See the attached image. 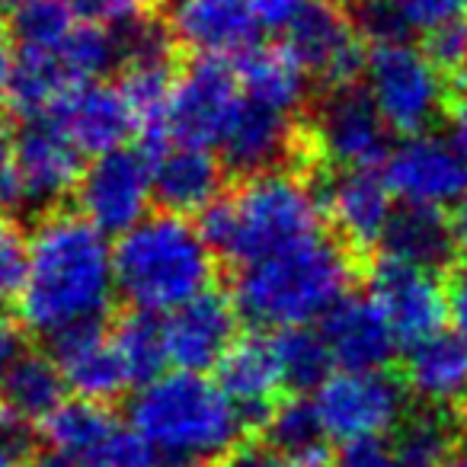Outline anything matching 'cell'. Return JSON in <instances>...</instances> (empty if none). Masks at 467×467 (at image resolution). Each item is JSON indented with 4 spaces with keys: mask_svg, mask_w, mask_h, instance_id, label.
<instances>
[{
    "mask_svg": "<svg viewBox=\"0 0 467 467\" xmlns=\"http://www.w3.org/2000/svg\"><path fill=\"white\" fill-rule=\"evenodd\" d=\"M116 250L84 214H48L29 237V279L20 295L23 324L58 337L99 324L116 295Z\"/></svg>",
    "mask_w": 467,
    "mask_h": 467,
    "instance_id": "6da1fadb",
    "label": "cell"
},
{
    "mask_svg": "<svg viewBox=\"0 0 467 467\" xmlns=\"http://www.w3.org/2000/svg\"><path fill=\"white\" fill-rule=\"evenodd\" d=\"M349 282V256L314 234L307 241L244 263L234 282V307L260 327L288 330L324 317L339 298H346Z\"/></svg>",
    "mask_w": 467,
    "mask_h": 467,
    "instance_id": "7a4b0ae2",
    "label": "cell"
},
{
    "mask_svg": "<svg viewBox=\"0 0 467 467\" xmlns=\"http://www.w3.org/2000/svg\"><path fill=\"white\" fill-rule=\"evenodd\" d=\"M212 279L214 247L182 214H148L116 247V288L135 311L170 314L208 292Z\"/></svg>",
    "mask_w": 467,
    "mask_h": 467,
    "instance_id": "3957f363",
    "label": "cell"
},
{
    "mask_svg": "<svg viewBox=\"0 0 467 467\" xmlns=\"http://www.w3.org/2000/svg\"><path fill=\"white\" fill-rule=\"evenodd\" d=\"M129 426L170 461H212L241 445L244 413L221 384L199 371H173L135 390Z\"/></svg>",
    "mask_w": 467,
    "mask_h": 467,
    "instance_id": "277c9868",
    "label": "cell"
},
{
    "mask_svg": "<svg viewBox=\"0 0 467 467\" xmlns=\"http://www.w3.org/2000/svg\"><path fill=\"white\" fill-rule=\"evenodd\" d=\"M320 199L301 176L263 170L250 173L231 199L208 205L199 227L214 250L247 263L314 237L320 227Z\"/></svg>",
    "mask_w": 467,
    "mask_h": 467,
    "instance_id": "5b68a950",
    "label": "cell"
},
{
    "mask_svg": "<svg viewBox=\"0 0 467 467\" xmlns=\"http://www.w3.org/2000/svg\"><path fill=\"white\" fill-rule=\"evenodd\" d=\"M365 90L390 131H426L445 109V71L403 39H381L365 61Z\"/></svg>",
    "mask_w": 467,
    "mask_h": 467,
    "instance_id": "8992f818",
    "label": "cell"
},
{
    "mask_svg": "<svg viewBox=\"0 0 467 467\" xmlns=\"http://www.w3.org/2000/svg\"><path fill=\"white\" fill-rule=\"evenodd\" d=\"M403 390L407 388L384 375V368H339L317 388L314 403L330 439H381L407 416Z\"/></svg>",
    "mask_w": 467,
    "mask_h": 467,
    "instance_id": "52a82bcc",
    "label": "cell"
},
{
    "mask_svg": "<svg viewBox=\"0 0 467 467\" xmlns=\"http://www.w3.org/2000/svg\"><path fill=\"white\" fill-rule=\"evenodd\" d=\"M244 103L247 97L237 71L221 58H199L173 87L167 135L192 148H214L227 138Z\"/></svg>",
    "mask_w": 467,
    "mask_h": 467,
    "instance_id": "ba28073f",
    "label": "cell"
},
{
    "mask_svg": "<svg viewBox=\"0 0 467 467\" xmlns=\"http://www.w3.org/2000/svg\"><path fill=\"white\" fill-rule=\"evenodd\" d=\"M154 199V167L141 150L112 148L97 154L78 180V205L90 224L103 234H125L141 218Z\"/></svg>",
    "mask_w": 467,
    "mask_h": 467,
    "instance_id": "9c48e42d",
    "label": "cell"
},
{
    "mask_svg": "<svg viewBox=\"0 0 467 467\" xmlns=\"http://www.w3.org/2000/svg\"><path fill=\"white\" fill-rule=\"evenodd\" d=\"M384 182L407 205H458L467 195V157L448 138L416 131L388 150Z\"/></svg>",
    "mask_w": 467,
    "mask_h": 467,
    "instance_id": "30bf717a",
    "label": "cell"
},
{
    "mask_svg": "<svg viewBox=\"0 0 467 467\" xmlns=\"http://www.w3.org/2000/svg\"><path fill=\"white\" fill-rule=\"evenodd\" d=\"M371 301L381 307L400 343H420L441 330L448 317V288L435 279V269L403 260H381L371 269Z\"/></svg>",
    "mask_w": 467,
    "mask_h": 467,
    "instance_id": "8fae6325",
    "label": "cell"
},
{
    "mask_svg": "<svg viewBox=\"0 0 467 467\" xmlns=\"http://www.w3.org/2000/svg\"><path fill=\"white\" fill-rule=\"evenodd\" d=\"M317 150L339 170H368L388 154V122L368 90L339 87L317 112Z\"/></svg>",
    "mask_w": 467,
    "mask_h": 467,
    "instance_id": "7c38bea8",
    "label": "cell"
},
{
    "mask_svg": "<svg viewBox=\"0 0 467 467\" xmlns=\"http://www.w3.org/2000/svg\"><path fill=\"white\" fill-rule=\"evenodd\" d=\"M122 90L125 103L135 112V122L144 129V135L161 141L167 135V112L173 99V74L167 61V39L157 26L148 23H131L129 36L122 39Z\"/></svg>",
    "mask_w": 467,
    "mask_h": 467,
    "instance_id": "4fadbf2b",
    "label": "cell"
},
{
    "mask_svg": "<svg viewBox=\"0 0 467 467\" xmlns=\"http://www.w3.org/2000/svg\"><path fill=\"white\" fill-rule=\"evenodd\" d=\"M288 48L298 61L333 87H349L365 71V46L352 23L330 4H307L288 26Z\"/></svg>",
    "mask_w": 467,
    "mask_h": 467,
    "instance_id": "5bb4252c",
    "label": "cell"
},
{
    "mask_svg": "<svg viewBox=\"0 0 467 467\" xmlns=\"http://www.w3.org/2000/svg\"><path fill=\"white\" fill-rule=\"evenodd\" d=\"M170 365L180 371H208L224 358L237 339V307L214 292H202L192 301L170 311L163 320Z\"/></svg>",
    "mask_w": 467,
    "mask_h": 467,
    "instance_id": "9a60e30c",
    "label": "cell"
},
{
    "mask_svg": "<svg viewBox=\"0 0 467 467\" xmlns=\"http://www.w3.org/2000/svg\"><path fill=\"white\" fill-rule=\"evenodd\" d=\"M170 33L202 58L247 52L260 33L250 0H170Z\"/></svg>",
    "mask_w": 467,
    "mask_h": 467,
    "instance_id": "2e32d148",
    "label": "cell"
},
{
    "mask_svg": "<svg viewBox=\"0 0 467 467\" xmlns=\"http://www.w3.org/2000/svg\"><path fill=\"white\" fill-rule=\"evenodd\" d=\"M46 119H55L67 131V138L84 154L93 157L106 154L112 148H122L125 138L138 129L135 112L125 103L122 90L97 84V80L74 84Z\"/></svg>",
    "mask_w": 467,
    "mask_h": 467,
    "instance_id": "e0dca14e",
    "label": "cell"
},
{
    "mask_svg": "<svg viewBox=\"0 0 467 467\" xmlns=\"http://www.w3.org/2000/svg\"><path fill=\"white\" fill-rule=\"evenodd\" d=\"M52 362L71 390L87 400H112L129 388V371L116 349V337L99 324H84L52 337Z\"/></svg>",
    "mask_w": 467,
    "mask_h": 467,
    "instance_id": "ac0fdd59",
    "label": "cell"
},
{
    "mask_svg": "<svg viewBox=\"0 0 467 467\" xmlns=\"http://www.w3.org/2000/svg\"><path fill=\"white\" fill-rule=\"evenodd\" d=\"M218 384L244 413V420H266L285 390L275 337L254 333V337L234 339V346L218 362Z\"/></svg>",
    "mask_w": 467,
    "mask_h": 467,
    "instance_id": "d6986e66",
    "label": "cell"
},
{
    "mask_svg": "<svg viewBox=\"0 0 467 467\" xmlns=\"http://www.w3.org/2000/svg\"><path fill=\"white\" fill-rule=\"evenodd\" d=\"M320 337L339 368H384L397 349V333L371 298H339L324 314Z\"/></svg>",
    "mask_w": 467,
    "mask_h": 467,
    "instance_id": "ffe728a7",
    "label": "cell"
},
{
    "mask_svg": "<svg viewBox=\"0 0 467 467\" xmlns=\"http://www.w3.org/2000/svg\"><path fill=\"white\" fill-rule=\"evenodd\" d=\"M16 154H20V173L26 186V199L33 202H58L84 173L80 154L84 150L67 138L55 119H29L23 135L16 138Z\"/></svg>",
    "mask_w": 467,
    "mask_h": 467,
    "instance_id": "44dd1931",
    "label": "cell"
},
{
    "mask_svg": "<svg viewBox=\"0 0 467 467\" xmlns=\"http://www.w3.org/2000/svg\"><path fill=\"white\" fill-rule=\"evenodd\" d=\"M403 388L426 407L458 410L467 403V339L458 333H432L410 346L403 362Z\"/></svg>",
    "mask_w": 467,
    "mask_h": 467,
    "instance_id": "7402d4cb",
    "label": "cell"
},
{
    "mask_svg": "<svg viewBox=\"0 0 467 467\" xmlns=\"http://www.w3.org/2000/svg\"><path fill=\"white\" fill-rule=\"evenodd\" d=\"M324 205L337 231L356 247L384 241L394 218V192L368 170H343L339 176H333Z\"/></svg>",
    "mask_w": 467,
    "mask_h": 467,
    "instance_id": "603a6c76",
    "label": "cell"
},
{
    "mask_svg": "<svg viewBox=\"0 0 467 467\" xmlns=\"http://www.w3.org/2000/svg\"><path fill=\"white\" fill-rule=\"evenodd\" d=\"M224 186V170L208 148L180 144L154 163V199L173 214L205 212Z\"/></svg>",
    "mask_w": 467,
    "mask_h": 467,
    "instance_id": "cb8c5ba5",
    "label": "cell"
},
{
    "mask_svg": "<svg viewBox=\"0 0 467 467\" xmlns=\"http://www.w3.org/2000/svg\"><path fill=\"white\" fill-rule=\"evenodd\" d=\"M244 97L256 106L292 116L307 97V67L288 46L282 48H247L241 61Z\"/></svg>",
    "mask_w": 467,
    "mask_h": 467,
    "instance_id": "d4e9b609",
    "label": "cell"
},
{
    "mask_svg": "<svg viewBox=\"0 0 467 467\" xmlns=\"http://www.w3.org/2000/svg\"><path fill=\"white\" fill-rule=\"evenodd\" d=\"M221 148H224L227 163L241 173L275 170L292 148V122L285 112L266 109V106H256L247 99Z\"/></svg>",
    "mask_w": 467,
    "mask_h": 467,
    "instance_id": "484cf974",
    "label": "cell"
},
{
    "mask_svg": "<svg viewBox=\"0 0 467 467\" xmlns=\"http://www.w3.org/2000/svg\"><path fill=\"white\" fill-rule=\"evenodd\" d=\"M384 244L394 260L426 269H441L458 250L451 224L441 218V208L426 205H407L403 212H394Z\"/></svg>",
    "mask_w": 467,
    "mask_h": 467,
    "instance_id": "4316f807",
    "label": "cell"
},
{
    "mask_svg": "<svg viewBox=\"0 0 467 467\" xmlns=\"http://www.w3.org/2000/svg\"><path fill=\"white\" fill-rule=\"evenodd\" d=\"M65 388H67L65 378H61L58 365L52 358L23 352L0 375V407L7 410V413H14L20 422L33 426V422H42L58 407Z\"/></svg>",
    "mask_w": 467,
    "mask_h": 467,
    "instance_id": "83f0119b",
    "label": "cell"
},
{
    "mask_svg": "<svg viewBox=\"0 0 467 467\" xmlns=\"http://www.w3.org/2000/svg\"><path fill=\"white\" fill-rule=\"evenodd\" d=\"M461 439L464 426L451 410L426 407L422 413L403 416L390 448L403 467H451Z\"/></svg>",
    "mask_w": 467,
    "mask_h": 467,
    "instance_id": "f1b7e54d",
    "label": "cell"
},
{
    "mask_svg": "<svg viewBox=\"0 0 467 467\" xmlns=\"http://www.w3.org/2000/svg\"><path fill=\"white\" fill-rule=\"evenodd\" d=\"M263 435L269 445L292 454L295 461H324L327 458V426L317 413V403L305 397L279 400L263 420Z\"/></svg>",
    "mask_w": 467,
    "mask_h": 467,
    "instance_id": "f546056e",
    "label": "cell"
},
{
    "mask_svg": "<svg viewBox=\"0 0 467 467\" xmlns=\"http://www.w3.org/2000/svg\"><path fill=\"white\" fill-rule=\"evenodd\" d=\"M368 33L400 39L403 33H432L445 23L467 20V0H368Z\"/></svg>",
    "mask_w": 467,
    "mask_h": 467,
    "instance_id": "4dcf8cb0",
    "label": "cell"
},
{
    "mask_svg": "<svg viewBox=\"0 0 467 467\" xmlns=\"http://www.w3.org/2000/svg\"><path fill=\"white\" fill-rule=\"evenodd\" d=\"M116 416L109 407H103L99 400H61L52 413L42 420V435L52 445L55 454L74 461L87 445L99 439L109 426H116Z\"/></svg>",
    "mask_w": 467,
    "mask_h": 467,
    "instance_id": "1f68e13d",
    "label": "cell"
},
{
    "mask_svg": "<svg viewBox=\"0 0 467 467\" xmlns=\"http://www.w3.org/2000/svg\"><path fill=\"white\" fill-rule=\"evenodd\" d=\"M52 55L58 58L61 71L67 74L71 84H87L122 58V39L106 23H78L67 33V39L58 48H52Z\"/></svg>",
    "mask_w": 467,
    "mask_h": 467,
    "instance_id": "d6a6232c",
    "label": "cell"
},
{
    "mask_svg": "<svg viewBox=\"0 0 467 467\" xmlns=\"http://www.w3.org/2000/svg\"><path fill=\"white\" fill-rule=\"evenodd\" d=\"M116 349L125 362L131 384H148L170 365L167 339H163V324L148 311H135L125 317L116 330Z\"/></svg>",
    "mask_w": 467,
    "mask_h": 467,
    "instance_id": "836d02e7",
    "label": "cell"
},
{
    "mask_svg": "<svg viewBox=\"0 0 467 467\" xmlns=\"http://www.w3.org/2000/svg\"><path fill=\"white\" fill-rule=\"evenodd\" d=\"M275 349H279L282 375L288 390H314L330 378L333 356L327 349L324 337L305 327H288L275 333Z\"/></svg>",
    "mask_w": 467,
    "mask_h": 467,
    "instance_id": "e575fe53",
    "label": "cell"
},
{
    "mask_svg": "<svg viewBox=\"0 0 467 467\" xmlns=\"http://www.w3.org/2000/svg\"><path fill=\"white\" fill-rule=\"evenodd\" d=\"M74 14H78V7L71 0H23V4H16L14 14V36L20 48L52 52L78 26Z\"/></svg>",
    "mask_w": 467,
    "mask_h": 467,
    "instance_id": "d590c367",
    "label": "cell"
},
{
    "mask_svg": "<svg viewBox=\"0 0 467 467\" xmlns=\"http://www.w3.org/2000/svg\"><path fill=\"white\" fill-rule=\"evenodd\" d=\"M74 467H154V448L141 439L131 426H109L93 445H87Z\"/></svg>",
    "mask_w": 467,
    "mask_h": 467,
    "instance_id": "8d00e7d4",
    "label": "cell"
},
{
    "mask_svg": "<svg viewBox=\"0 0 467 467\" xmlns=\"http://www.w3.org/2000/svg\"><path fill=\"white\" fill-rule=\"evenodd\" d=\"M29 279V241L10 221H0V305L20 298Z\"/></svg>",
    "mask_w": 467,
    "mask_h": 467,
    "instance_id": "74e56055",
    "label": "cell"
},
{
    "mask_svg": "<svg viewBox=\"0 0 467 467\" xmlns=\"http://www.w3.org/2000/svg\"><path fill=\"white\" fill-rule=\"evenodd\" d=\"M221 467H327L324 461H295L292 454L279 451L275 445L263 441H241L224 454Z\"/></svg>",
    "mask_w": 467,
    "mask_h": 467,
    "instance_id": "f35d334b",
    "label": "cell"
},
{
    "mask_svg": "<svg viewBox=\"0 0 467 467\" xmlns=\"http://www.w3.org/2000/svg\"><path fill=\"white\" fill-rule=\"evenodd\" d=\"M426 55L441 71L467 67V20L445 23V26L426 33Z\"/></svg>",
    "mask_w": 467,
    "mask_h": 467,
    "instance_id": "ab89813d",
    "label": "cell"
},
{
    "mask_svg": "<svg viewBox=\"0 0 467 467\" xmlns=\"http://www.w3.org/2000/svg\"><path fill=\"white\" fill-rule=\"evenodd\" d=\"M23 199H26V186H23V173H20L16 138L0 125V212L20 208Z\"/></svg>",
    "mask_w": 467,
    "mask_h": 467,
    "instance_id": "60d3db41",
    "label": "cell"
},
{
    "mask_svg": "<svg viewBox=\"0 0 467 467\" xmlns=\"http://www.w3.org/2000/svg\"><path fill=\"white\" fill-rule=\"evenodd\" d=\"M78 14L106 26H131L144 16L150 0H71Z\"/></svg>",
    "mask_w": 467,
    "mask_h": 467,
    "instance_id": "b9f144b4",
    "label": "cell"
},
{
    "mask_svg": "<svg viewBox=\"0 0 467 467\" xmlns=\"http://www.w3.org/2000/svg\"><path fill=\"white\" fill-rule=\"evenodd\" d=\"M333 467H403L397 461L394 448L384 445L381 439H358L343 441V451L337 454Z\"/></svg>",
    "mask_w": 467,
    "mask_h": 467,
    "instance_id": "7bdbcfd3",
    "label": "cell"
},
{
    "mask_svg": "<svg viewBox=\"0 0 467 467\" xmlns=\"http://www.w3.org/2000/svg\"><path fill=\"white\" fill-rule=\"evenodd\" d=\"M29 429L33 426L20 422L14 413L0 407V467H16V458L26 451Z\"/></svg>",
    "mask_w": 467,
    "mask_h": 467,
    "instance_id": "ee69618b",
    "label": "cell"
},
{
    "mask_svg": "<svg viewBox=\"0 0 467 467\" xmlns=\"http://www.w3.org/2000/svg\"><path fill=\"white\" fill-rule=\"evenodd\" d=\"M250 4L263 29H288L307 7V0H250Z\"/></svg>",
    "mask_w": 467,
    "mask_h": 467,
    "instance_id": "f6af8a7d",
    "label": "cell"
},
{
    "mask_svg": "<svg viewBox=\"0 0 467 467\" xmlns=\"http://www.w3.org/2000/svg\"><path fill=\"white\" fill-rule=\"evenodd\" d=\"M448 317L454 324V333L467 339V269H461L448 285Z\"/></svg>",
    "mask_w": 467,
    "mask_h": 467,
    "instance_id": "bcb514c9",
    "label": "cell"
},
{
    "mask_svg": "<svg viewBox=\"0 0 467 467\" xmlns=\"http://www.w3.org/2000/svg\"><path fill=\"white\" fill-rule=\"evenodd\" d=\"M23 337H20V330H16L10 320H4L0 317V375L10 368V365L16 362V358L23 356Z\"/></svg>",
    "mask_w": 467,
    "mask_h": 467,
    "instance_id": "7dc6e473",
    "label": "cell"
},
{
    "mask_svg": "<svg viewBox=\"0 0 467 467\" xmlns=\"http://www.w3.org/2000/svg\"><path fill=\"white\" fill-rule=\"evenodd\" d=\"M448 141L467 157V99L454 103L451 116H448Z\"/></svg>",
    "mask_w": 467,
    "mask_h": 467,
    "instance_id": "c3c4849f",
    "label": "cell"
},
{
    "mask_svg": "<svg viewBox=\"0 0 467 467\" xmlns=\"http://www.w3.org/2000/svg\"><path fill=\"white\" fill-rule=\"evenodd\" d=\"M14 71H16V58L7 52V48H0V103H4V99H10Z\"/></svg>",
    "mask_w": 467,
    "mask_h": 467,
    "instance_id": "681fc988",
    "label": "cell"
},
{
    "mask_svg": "<svg viewBox=\"0 0 467 467\" xmlns=\"http://www.w3.org/2000/svg\"><path fill=\"white\" fill-rule=\"evenodd\" d=\"M451 234H454V247L467 256V202H461L458 212H454L451 221Z\"/></svg>",
    "mask_w": 467,
    "mask_h": 467,
    "instance_id": "f907efd6",
    "label": "cell"
},
{
    "mask_svg": "<svg viewBox=\"0 0 467 467\" xmlns=\"http://www.w3.org/2000/svg\"><path fill=\"white\" fill-rule=\"evenodd\" d=\"M23 467H74V464L67 458H61V454H46V458H36Z\"/></svg>",
    "mask_w": 467,
    "mask_h": 467,
    "instance_id": "816d5d0a",
    "label": "cell"
},
{
    "mask_svg": "<svg viewBox=\"0 0 467 467\" xmlns=\"http://www.w3.org/2000/svg\"><path fill=\"white\" fill-rule=\"evenodd\" d=\"M167 467H205V461H170Z\"/></svg>",
    "mask_w": 467,
    "mask_h": 467,
    "instance_id": "f5cc1de1",
    "label": "cell"
},
{
    "mask_svg": "<svg viewBox=\"0 0 467 467\" xmlns=\"http://www.w3.org/2000/svg\"><path fill=\"white\" fill-rule=\"evenodd\" d=\"M0 4H14V7H16V4H23V0H0Z\"/></svg>",
    "mask_w": 467,
    "mask_h": 467,
    "instance_id": "db71d44e",
    "label": "cell"
},
{
    "mask_svg": "<svg viewBox=\"0 0 467 467\" xmlns=\"http://www.w3.org/2000/svg\"><path fill=\"white\" fill-rule=\"evenodd\" d=\"M461 467H467V454H464V464H461Z\"/></svg>",
    "mask_w": 467,
    "mask_h": 467,
    "instance_id": "11a10c76",
    "label": "cell"
}]
</instances>
